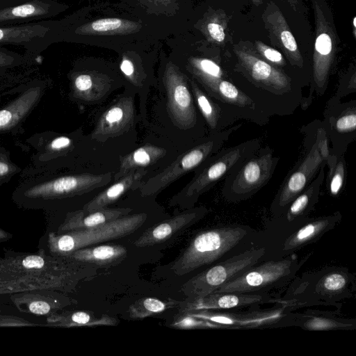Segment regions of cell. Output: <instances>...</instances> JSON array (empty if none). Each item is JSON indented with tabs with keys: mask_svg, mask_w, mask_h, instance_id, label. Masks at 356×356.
Instances as JSON below:
<instances>
[{
	"mask_svg": "<svg viewBox=\"0 0 356 356\" xmlns=\"http://www.w3.org/2000/svg\"><path fill=\"white\" fill-rule=\"evenodd\" d=\"M100 268L66 257L6 250L0 257V307L13 295L37 289L71 293L80 282L93 278Z\"/></svg>",
	"mask_w": 356,
	"mask_h": 356,
	"instance_id": "cell-1",
	"label": "cell"
},
{
	"mask_svg": "<svg viewBox=\"0 0 356 356\" xmlns=\"http://www.w3.org/2000/svg\"><path fill=\"white\" fill-rule=\"evenodd\" d=\"M236 62L227 70L233 83L268 117L293 115L304 96L301 83L260 58L256 51L237 45Z\"/></svg>",
	"mask_w": 356,
	"mask_h": 356,
	"instance_id": "cell-2",
	"label": "cell"
},
{
	"mask_svg": "<svg viewBox=\"0 0 356 356\" xmlns=\"http://www.w3.org/2000/svg\"><path fill=\"white\" fill-rule=\"evenodd\" d=\"M111 174L47 172L23 179L11 198L19 208L54 213L66 201L102 187Z\"/></svg>",
	"mask_w": 356,
	"mask_h": 356,
	"instance_id": "cell-3",
	"label": "cell"
},
{
	"mask_svg": "<svg viewBox=\"0 0 356 356\" xmlns=\"http://www.w3.org/2000/svg\"><path fill=\"white\" fill-rule=\"evenodd\" d=\"M257 229L232 225L207 229L197 233L172 265L177 275H184L202 266L225 259L255 248Z\"/></svg>",
	"mask_w": 356,
	"mask_h": 356,
	"instance_id": "cell-4",
	"label": "cell"
},
{
	"mask_svg": "<svg viewBox=\"0 0 356 356\" xmlns=\"http://www.w3.org/2000/svg\"><path fill=\"white\" fill-rule=\"evenodd\" d=\"M302 150L298 159L289 170L270 206V217L282 215L291 202L326 166L330 151V142L318 119L301 127Z\"/></svg>",
	"mask_w": 356,
	"mask_h": 356,
	"instance_id": "cell-5",
	"label": "cell"
},
{
	"mask_svg": "<svg viewBox=\"0 0 356 356\" xmlns=\"http://www.w3.org/2000/svg\"><path fill=\"white\" fill-rule=\"evenodd\" d=\"M341 218L339 211L318 217L307 216L289 222H280L268 218L265 227L257 231L254 245L264 248L266 261L284 258L318 241Z\"/></svg>",
	"mask_w": 356,
	"mask_h": 356,
	"instance_id": "cell-6",
	"label": "cell"
},
{
	"mask_svg": "<svg viewBox=\"0 0 356 356\" xmlns=\"http://www.w3.org/2000/svg\"><path fill=\"white\" fill-rule=\"evenodd\" d=\"M290 284L282 299L296 309L316 305L339 309L340 302L354 295L356 277L346 267L327 266L296 276Z\"/></svg>",
	"mask_w": 356,
	"mask_h": 356,
	"instance_id": "cell-7",
	"label": "cell"
},
{
	"mask_svg": "<svg viewBox=\"0 0 356 356\" xmlns=\"http://www.w3.org/2000/svg\"><path fill=\"white\" fill-rule=\"evenodd\" d=\"M147 218L145 213L127 215L99 227L64 233L47 229L38 249L54 257H64L78 249L128 236L141 227Z\"/></svg>",
	"mask_w": 356,
	"mask_h": 356,
	"instance_id": "cell-8",
	"label": "cell"
},
{
	"mask_svg": "<svg viewBox=\"0 0 356 356\" xmlns=\"http://www.w3.org/2000/svg\"><path fill=\"white\" fill-rule=\"evenodd\" d=\"M314 13L316 38L311 64L308 95L300 108L307 109L315 98L325 95L334 67L337 35L331 10L325 0H311Z\"/></svg>",
	"mask_w": 356,
	"mask_h": 356,
	"instance_id": "cell-9",
	"label": "cell"
},
{
	"mask_svg": "<svg viewBox=\"0 0 356 356\" xmlns=\"http://www.w3.org/2000/svg\"><path fill=\"white\" fill-rule=\"evenodd\" d=\"M279 160L269 146H261L225 178L221 190L224 200L237 203L252 197L270 181Z\"/></svg>",
	"mask_w": 356,
	"mask_h": 356,
	"instance_id": "cell-10",
	"label": "cell"
},
{
	"mask_svg": "<svg viewBox=\"0 0 356 356\" xmlns=\"http://www.w3.org/2000/svg\"><path fill=\"white\" fill-rule=\"evenodd\" d=\"M311 254L299 259L294 254L262 261L244 272L213 293H270L289 285Z\"/></svg>",
	"mask_w": 356,
	"mask_h": 356,
	"instance_id": "cell-11",
	"label": "cell"
},
{
	"mask_svg": "<svg viewBox=\"0 0 356 356\" xmlns=\"http://www.w3.org/2000/svg\"><path fill=\"white\" fill-rule=\"evenodd\" d=\"M261 146V140L253 138L229 147L221 148L201 165L193 180L176 197V200L181 197L186 207H193L201 195L225 178L240 161Z\"/></svg>",
	"mask_w": 356,
	"mask_h": 356,
	"instance_id": "cell-12",
	"label": "cell"
},
{
	"mask_svg": "<svg viewBox=\"0 0 356 356\" xmlns=\"http://www.w3.org/2000/svg\"><path fill=\"white\" fill-rule=\"evenodd\" d=\"M241 126L242 124H234L223 131L203 136L196 145L180 155L163 171L143 183L140 191L141 195H156L181 176L201 166L222 148L231 135Z\"/></svg>",
	"mask_w": 356,
	"mask_h": 356,
	"instance_id": "cell-13",
	"label": "cell"
},
{
	"mask_svg": "<svg viewBox=\"0 0 356 356\" xmlns=\"http://www.w3.org/2000/svg\"><path fill=\"white\" fill-rule=\"evenodd\" d=\"M264 248H253L218 262L185 282L180 291L188 300L206 296L255 265L266 261Z\"/></svg>",
	"mask_w": 356,
	"mask_h": 356,
	"instance_id": "cell-14",
	"label": "cell"
},
{
	"mask_svg": "<svg viewBox=\"0 0 356 356\" xmlns=\"http://www.w3.org/2000/svg\"><path fill=\"white\" fill-rule=\"evenodd\" d=\"M163 80L167 106L174 124L184 130L196 129L203 136L206 124L195 107L188 76L172 63L166 64Z\"/></svg>",
	"mask_w": 356,
	"mask_h": 356,
	"instance_id": "cell-15",
	"label": "cell"
},
{
	"mask_svg": "<svg viewBox=\"0 0 356 356\" xmlns=\"http://www.w3.org/2000/svg\"><path fill=\"white\" fill-rule=\"evenodd\" d=\"M65 20H41L0 26V46L23 47L27 56H35L60 42Z\"/></svg>",
	"mask_w": 356,
	"mask_h": 356,
	"instance_id": "cell-16",
	"label": "cell"
},
{
	"mask_svg": "<svg viewBox=\"0 0 356 356\" xmlns=\"http://www.w3.org/2000/svg\"><path fill=\"white\" fill-rule=\"evenodd\" d=\"M296 309L289 304L267 310L247 313L200 310L184 313L210 322L217 328H256L288 326L291 313Z\"/></svg>",
	"mask_w": 356,
	"mask_h": 356,
	"instance_id": "cell-17",
	"label": "cell"
},
{
	"mask_svg": "<svg viewBox=\"0 0 356 356\" xmlns=\"http://www.w3.org/2000/svg\"><path fill=\"white\" fill-rule=\"evenodd\" d=\"M330 149L346 154L356 139V100L341 102L332 96L327 102L321 120Z\"/></svg>",
	"mask_w": 356,
	"mask_h": 356,
	"instance_id": "cell-18",
	"label": "cell"
},
{
	"mask_svg": "<svg viewBox=\"0 0 356 356\" xmlns=\"http://www.w3.org/2000/svg\"><path fill=\"white\" fill-rule=\"evenodd\" d=\"M49 81L36 79L23 85L17 96L0 107V134L24 131L26 120L39 104Z\"/></svg>",
	"mask_w": 356,
	"mask_h": 356,
	"instance_id": "cell-19",
	"label": "cell"
},
{
	"mask_svg": "<svg viewBox=\"0 0 356 356\" xmlns=\"http://www.w3.org/2000/svg\"><path fill=\"white\" fill-rule=\"evenodd\" d=\"M268 303L285 304L282 298L270 293L219 292L188 300L181 305V311L228 310Z\"/></svg>",
	"mask_w": 356,
	"mask_h": 356,
	"instance_id": "cell-20",
	"label": "cell"
},
{
	"mask_svg": "<svg viewBox=\"0 0 356 356\" xmlns=\"http://www.w3.org/2000/svg\"><path fill=\"white\" fill-rule=\"evenodd\" d=\"M270 40L282 50L290 65L309 82L311 72L307 69L297 42L282 12L270 3L263 17Z\"/></svg>",
	"mask_w": 356,
	"mask_h": 356,
	"instance_id": "cell-21",
	"label": "cell"
},
{
	"mask_svg": "<svg viewBox=\"0 0 356 356\" xmlns=\"http://www.w3.org/2000/svg\"><path fill=\"white\" fill-rule=\"evenodd\" d=\"M76 300L67 293L51 289H37L13 295L7 305L22 313L48 317L74 305Z\"/></svg>",
	"mask_w": 356,
	"mask_h": 356,
	"instance_id": "cell-22",
	"label": "cell"
},
{
	"mask_svg": "<svg viewBox=\"0 0 356 356\" xmlns=\"http://www.w3.org/2000/svg\"><path fill=\"white\" fill-rule=\"evenodd\" d=\"M68 6L56 0H23L0 9V26L46 20L64 12Z\"/></svg>",
	"mask_w": 356,
	"mask_h": 356,
	"instance_id": "cell-23",
	"label": "cell"
},
{
	"mask_svg": "<svg viewBox=\"0 0 356 356\" xmlns=\"http://www.w3.org/2000/svg\"><path fill=\"white\" fill-rule=\"evenodd\" d=\"M195 104L202 115L209 134L223 131L241 118L227 106L209 96L198 83L188 77Z\"/></svg>",
	"mask_w": 356,
	"mask_h": 356,
	"instance_id": "cell-24",
	"label": "cell"
},
{
	"mask_svg": "<svg viewBox=\"0 0 356 356\" xmlns=\"http://www.w3.org/2000/svg\"><path fill=\"white\" fill-rule=\"evenodd\" d=\"M134 120L133 97L124 96L118 99L99 118L92 134V139L105 141L128 131Z\"/></svg>",
	"mask_w": 356,
	"mask_h": 356,
	"instance_id": "cell-25",
	"label": "cell"
},
{
	"mask_svg": "<svg viewBox=\"0 0 356 356\" xmlns=\"http://www.w3.org/2000/svg\"><path fill=\"white\" fill-rule=\"evenodd\" d=\"M207 213L208 209L204 207L191 209L145 230L134 242V245L143 248L162 243L182 229L194 224Z\"/></svg>",
	"mask_w": 356,
	"mask_h": 356,
	"instance_id": "cell-26",
	"label": "cell"
},
{
	"mask_svg": "<svg viewBox=\"0 0 356 356\" xmlns=\"http://www.w3.org/2000/svg\"><path fill=\"white\" fill-rule=\"evenodd\" d=\"M130 208H102L87 211L82 209L67 211L61 222L55 229L56 233L83 230L99 227L120 217L129 215Z\"/></svg>",
	"mask_w": 356,
	"mask_h": 356,
	"instance_id": "cell-27",
	"label": "cell"
},
{
	"mask_svg": "<svg viewBox=\"0 0 356 356\" xmlns=\"http://www.w3.org/2000/svg\"><path fill=\"white\" fill-rule=\"evenodd\" d=\"M325 168L320 169L316 177L291 202L282 215L269 218L280 222H289L309 216L318 201L325 175Z\"/></svg>",
	"mask_w": 356,
	"mask_h": 356,
	"instance_id": "cell-28",
	"label": "cell"
},
{
	"mask_svg": "<svg viewBox=\"0 0 356 356\" xmlns=\"http://www.w3.org/2000/svg\"><path fill=\"white\" fill-rule=\"evenodd\" d=\"M336 313L308 311L303 314L291 312L289 326H297L312 331L352 330L356 327L355 319L337 317Z\"/></svg>",
	"mask_w": 356,
	"mask_h": 356,
	"instance_id": "cell-29",
	"label": "cell"
},
{
	"mask_svg": "<svg viewBox=\"0 0 356 356\" xmlns=\"http://www.w3.org/2000/svg\"><path fill=\"white\" fill-rule=\"evenodd\" d=\"M127 255L125 247L118 244H104L78 249L64 257L78 262L92 264L99 268L114 266Z\"/></svg>",
	"mask_w": 356,
	"mask_h": 356,
	"instance_id": "cell-30",
	"label": "cell"
},
{
	"mask_svg": "<svg viewBox=\"0 0 356 356\" xmlns=\"http://www.w3.org/2000/svg\"><path fill=\"white\" fill-rule=\"evenodd\" d=\"M69 79L71 97L86 102L103 97L110 86L107 76L94 72L72 71Z\"/></svg>",
	"mask_w": 356,
	"mask_h": 356,
	"instance_id": "cell-31",
	"label": "cell"
},
{
	"mask_svg": "<svg viewBox=\"0 0 356 356\" xmlns=\"http://www.w3.org/2000/svg\"><path fill=\"white\" fill-rule=\"evenodd\" d=\"M147 172V171L143 168L131 171L85 204L82 209L91 211L106 207L129 190L142 186V179Z\"/></svg>",
	"mask_w": 356,
	"mask_h": 356,
	"instance_id": "cell-32",
	"label": "cell"
},
{
	"mask_svg": "<svg viewBox=\"0 0 356 356\" xmlns=\"http://www.w3.org/2000/svg\"><path fill=\"white\" fill-rule=\"evenodd\" d=\"M118 323L116 318L102 314L97 316L84 311L64 312L56 313L47 317V323L44 326L50 327H80L97 325H115Z\"/></svg>",
	"mask_w": 356,
	"mask_h": 356,
	"instance_id": "cell-33",
	"label": "cell"
},
{
	"mask_svg": "<svg viewBox=\"0 0 356 356\" xmlns=\"http://www.w3.org/2000/svg\"><path fill=\"white\" fill-rule=\"evenodd\" d=\"M166 154V150L152 145H143L122 158L114 181L120 179L132 170L156 163Z\"/></svg>",
	"mask_w": 356,
	"mask_h": 356,
	"instance_id": "cell-34",
	"label": "cell"
},
{
	"mask_svg": "<svg viewBox=\"0 0 356 356\" xmlns=\"http://www.w3.org/2000/svg\"><path fill=\"white\" fill-rule=\"evenodd\" d=\"M345 154L330 149L326 161L327 173L324 181L327 193L332 197L340 194L346 183L347 165Z\"/></svg>",
	"mask_w": 356,
	"mask_h": 356,
	"instance_id": "cell-35",
	"label": "cell"
},
{
	"mask_svg": "<svg viewBox=\"0 0 356 356\" xmlns=\"http://www.w3.org/2000/svg\"><path fill=\"white\" fill-rule=\"evenodd\" d=\"M180 302L175 300L163 301L155 298H143L130 305L128 312L131 318H145L176 307Z\"/></svg>",
	"mask_w": 356,
	"mask_h": 356,
	"instance_id": "cell-36",
	"label": "cell"
},
{
	"mask_svg": "<svg viewBox=\"0 0 356 356\" xmlns=\"http://www.w3.org/2000/svg\"><path fill=\"white\" fill-rule=\"evenodd\" d=\"M120 69L126 79L136 87L143 86V80L147 76L145 70L136 63V56L125 52L121 58Z\"/></svg>",
	"mask_w": 356,
	"mask_h": 356,
	"instance_id": "cell-37",
	"label": "cell"
},
{
	"mask_svg": "<svg viewBox=\"0 0 356 356\" xmlns=\"http://www.w3.org/2000/svg\"><path fill=\"white\" fill-rule=\"evenodd\" d=\"M22 169L10 157V152L4 147H0V190L15 175L20 174Z\"/></svg>",
	"mask_w": 356,
	"mask_h": 356,
	"instance_id": "cell-38",
	"label": "cell"
},
{
	"mask_svg": "<svg viewBox=\"0 0 356 356\" xmlns=\"http://www.w3.org/2000/svg\"><path fill=\"white\" fill-rule=\"evenodd\" d=\"M356 92V70L355 65H351L347 71L339 79L337 88L333 97L342 99Z\"/></svg>",
	"mask_w": 356,
	"mask_h": 356,
	"instance_id": "cell-39",
	"label": "cell"
},
{
	"mask_svg": "<svg viewBox=\"0 0 356 356\" xmlns=\"http://www.w3.org/2000/svg\"><path fill=\"white\" fill-rule=\"evenodd\" d=\"M27 61V57L3 46H0V76L13 68L22 65Z\"/></svg>",
	"mask_w": 356,
	"mask_h": 356,
	"instance_id": "cell-40",
	"label": "cell"
},
{
	"mask_svg": "<svg viewBox=\"0 0 356 356\" xmlns=\"http://www.w3.org/2000/svg\"><path fill=\"white\" fill-rule=\"evenodd\" d=\"M225 27L222 19L212 17L208 19L203 26V32L207 37L215 43H222L225 39Z\"/></svg>",
	"mask_w": 356,
	"mask_h": 356,
	"instance_id": "cell-41",
	"label": "cell"
},
{
	"mask_svg": "<svg viewBox=\"0 0 356 356\" xmlns=\"http://www.w3.org/2000/svg\"><path fill=\"white\" fill-rule=\"evenodd\" d=\"M172 327L177 329H195V328H216L210 322L190 316L183 312L171 324Z\"/></svg>",
	"mask_w": 356,
	"mask_h": 356,
	"instance_id": "cell-42",
	"label": "cell"
},
{
	"mask_svg": "<svg viewBox=\"0 0 356 356\" xmlns=\"http://www.w3.org/2000/svg\"><path fill=\"white\" fill-rule=\"evenodd\" d=\"M22 327V326H43L42 324L34 323L26 319L13 315L2 314L0 313V327Z\"/></svg>",
	"mask_w": 356,
	"mask_h": 356,
	"instance_id": "cell-43",
	"label": "cell"
},
{
	"mask_svg": "<svg viewBox=\"0 0 356 356\" xmlns=\"http://www.w3.org/2000/svg\"><path fill=\"white\" fill-rule=\"evenodd\" d=\"M13 238V234L0 227V243L6 242Z\"/></svg>",
	"mask_w": 356,
	"mask_h": 356,
	"instance_id": "cell-44",
	"label": "cell"
},
{
	"mask_svg": "<svg viewBox=\"0 0 356 356\" xmlns=\"http://www.w3.org/2000/svg\"><path fill=\"white\" fill-rule=\"evenodd\" d=\"M23 0H0V9L18 3Z\"/></svg>",
	"mask_w": 356,
	"mask_h": 356,
	"instance_id": "cell-45",
	"label": "cell"
},
{
	"mask_svg": "<svg viewBox=\"0 0 356 356\" xmlns=\"http://www.w3.org/2000/svg\"><path fill=\"white\" fill-rule=\"evenodd\" d=\"M353 35H354V37L355 38L356 36V31H355V29H356V17H353Z\"/></svg>",
	"mask_w": 356,
	"mask_h": 356,
	"instance_id": "cell-46",
	"label": "cell"
},
{
	"mask_svg": "<svg viewBox=\"0 0 356 356\" xmlns=\"http://www.w3.org/2000/svg\"><path fill=\"white\" fill-rule=\"evenodd\" d=\"M255 6H259L263 3V0H252Z\"/></svg>",
	"mask_w": 356,
	"mask_h": 356,
	"instance_id": "cell-47",
	"label": "cell"
},
{
	"mask_svg": "<svg viewBox=\"0 0 356 356\" xmlns=\"http://www.w3.org/2000/svg\"><path fill=\"white\" fill-rule=\"evenodd\" d=\"M293 1V4L296 5L297 3V0H292Z\"/></svg>",
	"mask_w": 356,
	"mask_h": 356,
	"instance_id": "cell-48",
	"label": "cell"
},
{
	"mask_svg": "<svg viewBox=\"0 0 356 356\" xmlns=\"http://www.w3.org/2000/svg\"><path fill=\"white\" fill-rule=\"evenodd\" d=\"M150 1H152V0H150ZM156 1H158L159 0H155ZM162 2L165 3V1H167L168 0H161Z\"/></svg>",
	"mask_w": 356,
	"mask_h": 356,
	"instance_id": "cell-49",
	"label": "cell"
}]
</instances>
